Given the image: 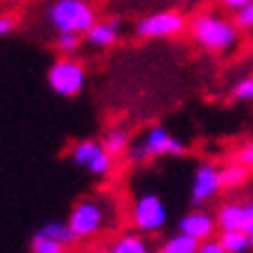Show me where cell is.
<instances>
[{"instance_id": "9c48e42d", "label": "cell", "mask_w": 253, "mask_h": 253, "mask_svg": "<svg viewBox=\"0 0 253 253\" xmlns=\"http://www.w3.org/2000/svg\"><path fill=\"white\" fill-rule=\"evenodd\" d=\"M221 179H219V168L212 163H204L195 169L192 176V188H190V201L199 208V206L212 201L221 192Z\"/></svg>"}, {"instance_id": "cb8c5ba5", "label": "cell", "mask_w": 253, "mask_h": 253, "mask_svg": "<svg viewBox=\"0 0 253 253\" xmlns=\"http://www.w3.org/2000/svg\"><path fill=\"white\" fill-rule=\"evenodd\" d=\"M197 253H226V251H224V247L219 244V240L211 237V240H204V242H199V249H197Z\"/></svg>"}, {"instance_id": "3957f363", "label": "cell", "mask_w": 253, "mask_h": 253, "mask_svg": "<svg viewBox=\"0 0 253 253\" xmlns=\"http://www.w3.org/2000/svg\"><path fill=\"white\" fill-rule=\"evenodd\" d=\"M185 152H188V147H185L183 140L174 138L168 129H163V126H152L145 136H140L136 142L129 145L126 158H129L133 165H145V163H149L152 158L183 156Z\"/></svg>"}, {"instance_id": "5b68a950", "label": "cell", "mask_w": 253, "mask_h": 253, "mask_svg": "<svg viewBox=\"0 0 253 253\" xmlns=\"http://www.w3.org/2000/svg\"><path fill=\"white\" fill-rule=\"evenodd\" d=\"M131 224L138 233L154 235L161 233L168 224V206L154 192L140 195L131 206Z\"/></svg>"}, {"instance_id": "e0dca14e", "label": "cell", "mask_w": 253, "mask_h": 253, "mask_svg": "<svg viewBox=\"0 0 253 253\" xmlns=\"http://www.w3.org/2000/svg\"><path fill=\"white\" fill-rule=\"evenodd\" d=\"M102 145H104V149L111 156L118 158V156H122V154H126V149L131 145V138H129L126 129H111V131H106V136L102 138Z\"/></svg>"}, {"instance_id": "8fae6325", "label": "cell", "mask_w": 253, "mask_h": 253, "mask_svg": "<svg viewBox=\"0 0 253 253\" xmlns=\"http://www.w3.org/2000/svg\"><path fill=\"white\" fill-rule=\"evenodd\" d=\"M120 41V21H95L84 34V43L97 50H109Z\"/></svg>"}, {"instance_id": "7a4b0ae2", "label": "cell", "mask_w": 253, "mask_h": 253, "mask_svg": "<svg viewBox=\"0 0 253 253\" xmlns=\"http://www.w3.org/2000/svg\"><path fill=\"white\" fill-rule=\"evenodd\" d=\"M45 21L57 34L84 37L97 18H95V9L86 0H54L45 11Z\"/></svg>"}, {"instance_id": "d4e9b609", "label": "cell", "mask_w": 253, "mask_h": 253, "mask_svg": "<svg viewBox=\"0 0 253 253\" xmlns=\"http://www.w3.org/2000/svg\"><path fill=\"white\" fill-rule=\"evenodd\" d=\"M14 30H16L14 16H0V37H9Z\"/></svg>"}, {"instance_id": "d6986e66", "label": "cell", "mask_w": 253, "mask_h": 253, "mask_svg": "<svg viewBox=\"0 0 253 253\" xmlns=\"http://www.w3.org/2000/svg\"><path fill=\"white\" fill-rule=\"evenodd\" d=\"M30 253H68V247L54 242L50 237H43L39 233H34L32 244H30Z\"/></svg>"}, {"instance_id": "9a60e30c", "label": "cell", "mask_w": 253, "mask_h": 253, "mask_svg": "<svg viewBox=\"0 0 253 253\" xmlns=\"http://www.w3.org/2000/svg\"><path fill=\"white\" fill-rule=\"evenodd\" d=\"M251 172H249L244 165L240 163H228L224 168H219V179H221V188L224 190H235V188H242L244 183L249 181Z\"/></svg>"}, {"instance_id": "ffe728a7", "label": "cell", "mask_w": 253, "mask_h": 253, "mask_svg": "<svg viewBox=\"0 0 253 253\" xmlns=\"http://www.w3.org/2000/svg\"><path fill=\"white\" fill-rule=\"evenodd\" d=\"M82 41H84V37H79V34H57L54 47H57V52L63 54V57H73L79 50Z\"/></svg>"}, {"instance_id": "83f0119b", "label": "cell", "mask_w": 253, "mask_h": 253, "mask_svg": "<svg viewBox=\"0 0 253 253\" xmlns=\"http://www.w3.org/2000/svg\"><path fill=\"white\" fill-rule=\"evenodd\" d=\"M249 242H251V249H253V228L249 231Z\"/></svg>"}, {"instance_id": "ac0fdd59", "label": "cell", "mask_w": 253, "mask_h": 253, "mask_svg": "<svg viewBox=\"0 0 253 253\" xmlns=\"http://www.w3.org/2000/svg\"><path fill=\"white\" fill-rule=\"evenodd\" d=\"M197 249H199L197 240L183 235V233H176V235L168 237V240L158 247L156 253H197Z\"/></svg>"}, {"instance_id": "8992f818", "label": "cell", "mask_w": 253, "mask_h": 253, "mask_svg": "<svg viewBox=\"0 0 253 253\" xmlns=\"http://www.w3.org/2000/svg\"><path fill=\"white\" fill-rule=\"evenodd\" d=\"M84 84H86V70L73 57L59 59L47 70V86L59 97H75V95L82 93Z\"/></svg>"}, {"instance_id": "277c9868", "label": "cell", "mask_w": 253, "mask_h": 253, "mask_svg": "<svg viewBox=\"0 0 253 253\" xmlns=\"http://www.w3.org/2000/svg\"><path fill=\"white\" fill-rule=\"evenodd\" d=\"M68 224L73 228V233L77 235V240H90L97 233H102L109 224V211L102 201L93 199H82L75 204V208L70 211Z\"/></svg>"}, {"instance_id": "6da1fadb", "label": "cell", "mask_w": 253, "mask_h": 253, "mask_svg": "<svg viewBox=\"0 0 253 253\" xmlns=\"http://www.w3.org/2000/svg\"><path fill=\"white\" fill-rule=\"evenodd\" d=\"M190 39L211 54H228L240 45V27L219 11H199L188 23Z\"/></svg>"}, {"instance_id": "484cf974", "label": "cell", "mask_w": 253, "mask_h": 253, "mask_svg": "<svg viewBox=\"0 0 253 253\" xmlns=\"http://www.w3.org/2000/svg\"><path fill=\"white\" fill-rule=\"evenodd\" d=\"M221 7H226V9H233V11H237L240 7H244L247 2H251V0H217Z\"/></svg>"}, {"instance_id": "ba28073f", "label": "cell", "mask_w": 253, "mask_h": 253, "mask_svg": "<svg viewBox=\"0 0 253 253\" xmlns=\"http://www.w3.org/2000/svg\"><path fill=\"white\" fill-rule=\"evenodd\" d=\"M70 161L77 168H84L93 176H106L116 165V156H111L100 140H79L70 149Z\"/></svg>"}, {"instance_id": "4316f807", "label": "cell", "mask_w": 253, "mask_h": 253, "mask_svg": "<svg viewBox=\"0 0 253 253\" xmlns=\"http://www.w3.org/2000/svg\"><path fill=\"white\" fill-rule=\"evenodd\" d=\"M244 208H247V219H244V231H251L253 228V201H249V204H244Z\"/></svg>"}, {"instance_id": "7c38bea8", "label": "cell", "mask_w": 253, "mask_h": 253, "mask_svg": "<svg viewBox=\"0 0 253 253\" xmlns=\"http://www.w3.org/2000/svg\"><path fill=\"white\" fill-rule=\"evenodd\" d=\"M215 219H217V228L219 231H237V228L244 231L247 208H244V204H237V201L221 204L215 212Z\"/></svg>"}, {"instance_id": "603a6c76", "label": "cell", "mask_w": 253, "mask_h": 253, "mask_svg": "<svg viewBox=\"0 0 253 253\" xmlns=\"http://www.w3.org/2000/svg\"><path fill=\"white\" fill-rule=\"evenodd\" d=\"M235 163L244 165V168L253 174V140L251 142H244L242 147L235 152Z\"/></svg>"}, {"instance_id": "52a82bcc", "label": "cell", "mask_w": 253, "mask_h": 253, "mask_svg": "<svg viewBox=\"0 0 253 253\" xmlns=\"http://www.w3.org/2000/svg\"><path fill=\"white\" fill-rule=\"evenodd\" d=\"M188 21L183 18V14L179 11H156V14H149L145 18L136 23L133 32H136L138 39H147V41H156V39H174L183 34Z\"/></svg>"}, {"instance_id": "4fadbf2b", "label": "cell", "mask_w": 253, "mask_h": 253, "mask_svg": "<svg viewBox=\"0 0 253 253\" xmlns=\"http://www.w3.org/2000/svg\"><path fill=\"white\" fill-rule=\"evenodd\" d=\"M106 253H152V251H149V244L145 237L136 235V233H126V235L116 237L109 244Z\"/></svg>"}, {"instance_id": "7402d4cb", "label": "cell", "mask_w": 253, "mask_h": 253, "mask_svg": "<svg viewBox=\"0 0 253 253\" xmlns=\"http://www.w3.org/2000/svg\"><path fill=\"white\" fill-rule=\"evenodd\" d=\"M233 21H235V25L240 27V30H253V0L235 11V18H233Z\"/></svg>"}, {"instance_id": "2e32d148", "label": "cell", "mask_w": 253, "mask_h": 253, "mask_svg": "<svg viewBox=\"0 0 253 253\" xmlns=\"http://www.w3.org/2000/svg\"><path fill=\"white\" fill-rule=\"evenodd\" d=\"M219 244L224 247L226 253H247L251 249V242H249V233L237 228V231H221L219 233Z\"/></svg>"}, {"instance_id": "30bf717a", "label": "cell", "mask_w": 253, "mask_h": 253, "mask_svg": "<svg viewBox=\"0 0 253 253\" xmlns=\"http://www.w3.org/2000/svg\"><path fill=\"white\" fill-rule=\"evenodd\" d=\"M217 231V219L212 212L204 211V208H195V211L185 212L179 219V233L192 237L197 242H204V240H211Z\"/></svg>"}, {"instance_id": "5bb4252c", "label": "cell", "mask_w": 253, "mask_h": 253, "mask_svg": "<svg viewBox=\"0 0 253 253\" xmlns=\"http://www.w3.org/2000/svg\"><path fill=\"white\" fill-rule=\"evenodd\" d=\"M37 233L43 237H50V240H54V242H59V244H66V247H73V244L77 242V235L73 233L68 221H47Z\"/></svg>"}, {"instance_id": "44dd1931", "label": "cell", "mask_w": 253, "mask_h": 253, "mask_svg": "<svg viewBox=\"0 0 253 253\" xmlns=\"http://www.w3.org/2000/svg\"><path fill=\"white\" fill-rule=\"evenodd\" d=\"M233 97L237 102H253V75L237 82L235 88H233Z\"/></svg>"}]
</instances>
